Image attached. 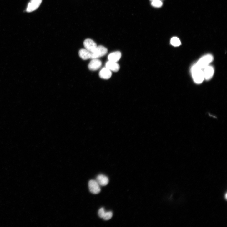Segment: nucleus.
Listing matches in <instances>:
<instances>
[{"label": "nucleus", "instance_id": "9d476101", "mask_svg": "<svg viewBox=\"0 0 227 227\" xmlns=\"http://www.w3.org/2000/svg\"><path fill=\"white\" fill-rule=\"evenodd\" d=\"M106 67L111 71L117 72L120 69V66L117 62L108 61L106 63Z\"/></svg>", "mask_w": 227, "mask_h": 227}, {"label": "nucleus", "instance_id": "6e6552de", "mask_svg": "<svg viewBox=\"0 0 227 227\" xmlns=\"http://www.w3.org/2000/svg\"><path fill=\"white\" fill-rule=\"evenodd\" d=\"M204 69L205 79L207 80H210L212 78L214 74V68L211 66L208 65Z\"/></svg>", "mask_w": 227, "mask_h": 227}, {"label": "nucleus", "instance_id": "39448f33", "mask_svg": "<svg viewBox=\"0 0 227 227\" xmlns=\"http://www.w3.org/2000/svg\"><path fill=\"white\" fill-rule=\"evenodd\" d=\"M89 188L90 192L93 194H96L101 191L100 185L96 180H91L89 182Z\"/></svg>", "mask_w": 227, "mask_h": 227}, {"label": "nucleus", "instance_id": "f03ea898", "mask_svg": "<svg viewBox=\"0 0 227 227\" xmlns=\"http://www.w3.org/2000/svg\"><path fill=\"white\" fill-rule=\"evenodd\" d=\"M213 60V57L211 54H207L201 58L194 66L196 68L202 69L209 65Z\"/></svg>", "mask_w": 227, "mask_h": 227}, {"label": "nucleus", "instance_id": "20e7f679", "mask_svg": "<svg viewBox=\"0 0 227 227\" xmlns=\"http://www.w3.org/2000/svg\"><path fill=\"white\" fill-rule=\"evenodd\" d=\"M42 2V0H31L28 5L27 12L30 13L36 10L40 7Z\"/></svg>", "mask_w": 227, "mask_h": 227}, {"label": "nucleus", "instance_id": "7ed1b4c3", "mask_svg": "<svg viewBox=\"0 0 227 227\" xmlns=\"http://www.w3.org/2000/svg\"><path fill=\"white\" fill-rule=\"evenodd\" d=\"M108 52V50L102 46H97L95 50L91 53V59H97L105 55Z\"/></svg>", "mask_w": 227, "mask_h": 227}, {"label": "nucleus", "instance_id": "2eb2a0df", "mask_svg": "<svg viewBox=\"0 0 227 227\" xmlns=\"http://www.w3.org/2000/svg\"><path fill=\"white\" fill-rule=\"evenodd\" d=\"M151 5L155 8H160L163 5V3L160 0H154L152 1Z\"/></svg>", "mask_w": 227, "mask_h": 227}, {"label": "nucleus", "instance_id": "1a4fd4ad", "mask_svg": "<svg viewBox=\"0 0 227 227\" xmlns=\"http://www.w3.org/2000/svg\"><path fill=\"white\" fill-rule=\"evenodd\" d=\"M112 74L111 71L106 67L103 68L99 73L100 77L105 80L109 79L111 77Z\"/></svg>", "mask_w": 227, "mask_h": 227}, {"label": "nucleus", "instance_id": "a211bd4d", "mask_svg": "<svg viewBox=\"0 0 227 227\" xmlns=\"http://www.w3.org/2000/svg\"><path fill=\"white\" fill-rule=\"evenodd\" d=\"M150 1H154V0H150ZM160 1H161V0H160Z\"/></svg>", "mask_w": 227, "mask_h": 227}, {"label": "nucleus", "instance_id": "dca6fc26", "mask_svg": "<svg viewBox=\"0 0 227 227\" xmlns=\"http://www.w3.org/2000/svg\"><path fill=\"white\" fill-rule=\"evenodd\" d=\"M112 216L113 213L112 212H105L103 219L105 220H108L112 218Z\"/></svg>", "mask_w": 227, "mask_h": 227}, {"label": "nucleus", "instance_id": "423d86ee", "mask_svg": "<svg viewBox=\"0 0 227 227\" xmlns=\"http://www.w3.org/2000/svg\"><path fill=\"white\" fill-rule=\"evenodd\" d=\"M84 45L85 49L91 53L93 52L97 46L96 43L93 40L90 39L85 40Z\"/></svg>", "mask_w": 227, "mask_h": 227}, {"label": "nucleus", "instance_id": "f257e3e1", "mask_svg": "<svg viewBox=\"0 0 227 227\" xmlns=\"http://www.w3.org/2000/svg\"><path fill=\"white\" fill-rule=\"evenodd\" d=\"M191 71L193 78L195 82L197 84L202 83L205 79L202 69L198 68L193 66Z\"/></svg>", "mask_w": 227, "mask_h": 227}, {"label": "nucleus", "instance_id": "0eeeda50", "mask_svg": "<svg viewBox=\"0 0 227 227\" xmlns=\"http://www.w3.org/2000/svg\"><path fill=\"white\" fill-rule=\"evenodd\" d=\"M101 61L97 59H93L90 62L88 66L89 69L92 71H96L101 66Z\"/></svg>", "mask_w": 227, "mask_h": 227}, {"label": "nucleus", "instance_id": "f3484780", "mask_svg": "<svg viewBox=\"0 0 227 227\" xmlns=\"http://www.w3.org/2000/svg\"><path fill=\"white\" fill-rule=\"evenodd\" d=\"M105 212L103 208H101L98 211V214L100 217L103 218Z\"/></svg>", "mask_w": 227, "mask_h": 227}, {"label": "nucleus", "instance_id": "ddd939ff", "mask_svg": "<svg viewBox=\"0 0 227 227\" xmlns=\"http://www.w3.org/2000/svg\"><path fill=\"white\" fill-rule=\"evenodd\" d=\"M80 57L83 59L87 60L91 59V53L86 49H81L79 52Z\"/></svg>", "mask_w": 227, "mask_h": 227}, {"label": "nucleus", "instance_id": "9b49d317", "mask_svg": "<svg viewBox=\"0 0 227 227\" xmlns=\"http://www.w3.org/2000/svg\"><path fill=\"white\" fill-rule=\"evenodd\" d=\"M122 57L121 53L119 51H116L110 53L108 56V61L117 62Z\"/></svg>", "mask_w": 227, "mask_h": 227}, {"label": "nucleus", "instance_id": "f8f14e48", "mask_svg": "<svg viewBox=\"0 0 227 227\" xmlns=\"http://www.w3.org/2000/svg\"><path fill=\"white\" fill-rule=\"evenodd\" d=\"M96 181L100 185L105 186L108 184L109 180L107 176L103 175L100 174L97 177Z\"/></svg>", "mask_w": 227, "mask_h": 227}, {"label": "nucleus", "instance_id": "4468645a", "mask_svg": "<svg viewBox=\"0 0 227 227\" xmlns=\"http://www.w3.org/2000/svg\"><path fill=\"white\" fill-rule=\"evenodd\" d=\"M171 43L173 46L177 47L181 45V42L178 38L174 37L171 39Z\"/></svg>", "mask_w": 227, "mask_h": 227}]
</instances>
